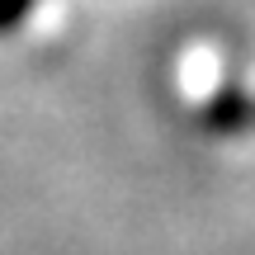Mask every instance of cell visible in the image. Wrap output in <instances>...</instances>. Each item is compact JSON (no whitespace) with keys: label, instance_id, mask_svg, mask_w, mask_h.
<instances>
[{"label":"cell","instance_id":"cell-1","mask_svg":"<svg viewBox=\"0 0 255 255\" xmlns=\"http://www.w3.org/2000/svg\"><path fill=\"white\" fill-rule=\"evenodd\" d=\"M38 5L43 0H0V33H14L19 24H28Z\"/></svg>","mask_w":255,"mask_h":255}]
</instances>
